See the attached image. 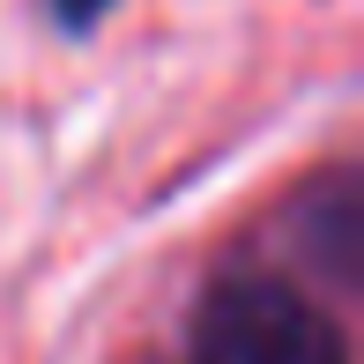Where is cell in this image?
<instances>
[{
	"label": "cell",
	"instance_id": "obj_2",
	"mask_svg": "<svg viewBox=\"0 0 364 364\" xmlns=\"http://www.w3.org/2000/svg\"><path fill=\"white\" fill-rule=\"evenodd\" d=\"M105 8H112V0H53V15H60L68 30H90L97 15H105Z\"/></svg>",
	"mask_w": 364,
	"mask_h": 364
},
{
	"label": "cell",
	"instance_id": "obj_1",
	"mask_svg": "<svg viewBox=\"0 0 364 364\" xmlns=\"http://www.w3.org/2000/svg\"><path fill=\"white\" fill-rule=\"evenodd\" d=\"M193 364H350L335 312L290 275H223L193 320Z\"/></svg>",
	"mask_w": 364,
	"mask_h": 364
}]
</instances>
